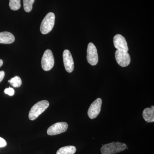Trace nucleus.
<instances>
[{
  "instance_id": "nucleus-1",
  "label": "nucleus",
  "mask_w": 154,
  "mask_h": 154,
  "mask_svg": "<svg viewBox=\"0 0 154 154\" xmlns=\"http://www.w3.org/2000/svg\"><path fill=\"white\" fill-rule=\"evenodd\" d=\"M49 106V102L47 100H42L37 102L30 109L28 116L29 119L30 120H35L48 108Z\"/></svg>"
},
{
  "instance_id": "nucleus-2",
  "label": "nucleus",
  "mask_w": 154,
  "mask_h": 154,
  "mask_svg": "<svg viewBox=\"0 0 154 154\" xmlns=\"http://www.w3.org/2000/svg\"><path fill=\"white\" fill-rule=\"evenodd\" d=\"M127 148L125 144L112 142L102 146L101 152L102 154H115L123 151Z\"/></svg>"
},
{
  "instance_id": "nucleus-3",
  "label": "nucleus",
  "mask_w": 154,
  "mask_h": 154,
  "mask_svg": "<svg viewBox=\"0 0 154 154\" xmlns=\"http://www.w3.org/2000/svg\"><path fill=\"white\" fill-rule=\"evenodd\" d=\"M55 15L54 13H48L42 22L40 31L43 34L49 33L53 28L55 23Z\"/></svg>"
},
{
  "instance_id": "nucleus-4",
  "label": "nucleus",
  "mask_w": 154,
  "mask_h": 154,
  "mask_svg": "<svg viewBox=\"0 0 154 154\" xmlns=\"http://www.w3.org/2000/svg\"><path fill=\"white\" fill-rule=\"evenodd\" d=\"M54 64V57L52 51L49 49L46 50L42 58V67L44 71H48L53 67Z\"/></svg>"
},
{
  "instance_id": "nucleus-5",
  "label": "nucleus",
  "mask_w": 154,
  "mask_h": 154,
  "mask_svg": "<svg viewBox=\"0 0 154 154\" xmlns=\"http://www.w3.org/2000/svg\"><path fill=\"white\" fill-rule=\"evenodd\" d=\"M87 59L88 62L92 66H96L98 63L99 57L97 49L92 42L89 43L88 45Z\"/></svg>"
},
{
  "instance_id": "nucleus-6",
  "label": "nucleus",
  "mask_w": 154,
  "mask_h": 154,
  "mask_svg": "<svg viewBox=\"0 0 154 154\" xmlns=\"http://www.w3.org/2000/svg\"><path fill=\"white\" fill-rule=\"evenodd\" d=\"M115 58L117 63L122 67H126L131 62V57L129 54L125 51L117 50L115 52Z\"/></svg>"
},
{
  "instance_id": "nucleus-7",
  "label": "nucleus",
  "mask_w": 154,
  "mask_h": 154,
  "mask_svg": "<svg viewBox=\"0 0 154 154\" xmlns=\"http://www.w3.org/2000/svg\"><path fill=\"white\" fill-rule=\"evenodd\" d=\"M68 125L65 122L56 123L50 127L47 130L48 134L53 136L60 134L66 131Z\"/></svg>"
},
{
  "instance_id": "nucleus-8",
  "label": "nucleus",
  "mask_w": 154,
  "mask_h": 154,
  "mask_svg": "<svg viewBox=\"0 0 154 154\" xmlns=\"http://www.w3.org/2000/svg\"><path fill=\"white\" fill-rule=\"evenodd\" d=\"M102 100L98 98L92 103L88 110V115L91 119L96 118L101 111Z\"/></svg>"
},
{
  "instance_id": "nucleus-9",
  "label": "nucleus",
  "mask_w": 154,
  "mask_h": 154,
  "mask_svg": "<svg viewBox=\"0 0 154 154\" xmlns=\"http://www.w3.org/2000/svg\"><path fill=\"white\" fill-rule=\"evenodd\" d=\"M64 65L68 72L71 73L74 69V63L70 52L68 50H65L63 52Z\"/></svg>"
},
{
  "instance_id": "nucleus-10",
  "label": "nucleus",
  "mask_w": 154,
  "mask_h": 154,
  "mask_svg": "<svg viewBox=\"0 0 154 154\" xmlns=\"http://www.w3.org/2000/svg\"><path fill=\"white\" fill-rule=\"evenodd\" d=\"M113 44L117 50L128 51L127 42L125 38L120 34H116L113 38Z\"/></svg>"
},
{
  "instance_id": "nucleus-11",
  "label": "nucleus",
  "mask_w": 154,
  "mask_h": 154,
  "mask_svg": "<svg viewBox=\"0 0 154 154\" xmlns=\"http://www.w3.org/2000/svg\"><path fill=\"white\" fill-rule=\"evenodd\" d=\"M15 37L12 33L9 32L0 33V43L1 44H11L15 41Z\"/></svg>"
},
{
  "instance_id": "nucleus-12",
  "label": "nucleus",
  "mask_w": 154,
  "mask_h": 154,
  "mask_svg": "<svg viewBox=\"0 0 154 154\" xmlns=\"http://www.w3.org/2000/svg\"><path fill=\"white\" fill-rule=\"evenodd\" d=\"M143 116L144 120L148 122H154V107L152 106L151 108H146L143 112Z\"/></svg>"
},
{
  "instance_id": "nucleus-13",
  "label": "nucleus",
  "mask_w": 154,
  "mask_h": 154,
  "mask_svg": "<svg viewBox=\"0 0 154 154\" xmlns=\"http://www.w3.org/2000/svg\"><path fill=\"white\" fill-rule=\"evenodd\" d=\"M76 151V148L74 146H66L60 149L56 154H74Z\"/></svg>"
},
{
  "instance_id": "nucleus-14",
  "label": "nucleus",
  "mask_w": 154,
  "mask_h": 154,
  "mask_svg": "<svg viewBox=\"0 0 154 154\" xmlns=\"http://www.w3.org/2000/svg\"><path fill=\"white\" fill-rule=\"evenodd\" d=\"M8 82L14 88H19L22 84V80L20 77L18 76H16L12 78L11 80H9Z\"/></svg>"
},
{
  "instance_id": "nucleus-15",
  "label": "nucleus",
  "mask_w": 154,
  "mask_h": 154,
  "mask_svg": "<svg viewBox=\"0 0 154 154\" xmlns=\"http://www.w3.org/2000/svg\"><path fill=\"white\" fill-rule=\"evenodd\" d=\"M9 7L13 11H17L21 8V0H10Z\"/></svg>"
},
{
  "instance_id": "nucleus-16",
  "label": "nucleus",
  "mask_w": 154,
  "mask_h": 154,
  "mask_svg": "<svg viewBox=\"0 0 154 154\" xmlns=\"http://www.w3.org/2000/svg\"><path fill=\"white\" fill-rule=\"evenodd\" d=\"M35 0H23L24 8L25 12L29 13L32 11Z\"/></svg>"
},
{
  "instance_id": "nucleus-17",
  "label": "nucleus",
  "mask_w": 154,
  "mask_h": 154,
  "mask_svg": "<svg viewBox=\"0 0 154 154\" xmlns=\"http://www.w3.org/2000/svg\"><path fill=\"white\" fill-rule=\"evenodd\" d=\"M5 94H8L10 96H14V94H15V91L13 88H6L5 90Z\"/></svg>"
},
{
  "instance_id": "nucleus-18",
  "label": "nucleus",
  "mask_w": 154,
  "mask_h": 154,
  "mask_svg": "<svg viewBox=\"0 0 154 154\" xmlns=\"http://www.w3.org/2000/svg\"><path fill=\"white\" fill-rule=\"evenodd\" d=\"M7 145V143L3 138L0 137V148L5 147Z\"/></svg>"
},
{
  "instance_id": "nucleus-19",
  "label": "nucleus",
  "mask_w": 154,
  "mask_h": 154,
  "mask_svg": "<svg viewBox=\"0 0 154 154\" xmlns=\"http://www.w3.org/2000/svg\"><path fill=\"white\" fill-rule=\"evenodd\" d=\"M5 72L3 71H0V82L2 81L4 77H5Z\"/></svg>"
},
{
  "instance_id": "nucleus-20",
  "label": "nucleus",
  "mask_w": 154,
  "mask_h": 154,
  "mask_svg": "<svg viewBox=\"0 0 154 154\" xmlns=\"http://www.w3.org/2000/svg\"><path fill=\"white\" fill-rule=\"evenodd\" d=\"M3 61L2 59H0V67L3 65Z\"/></svg>"
}]
</instances>
